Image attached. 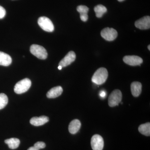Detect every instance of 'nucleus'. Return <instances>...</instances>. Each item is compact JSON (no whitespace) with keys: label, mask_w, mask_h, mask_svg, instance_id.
<instances>
[{"label":"nucleus","mask_w":150,"mask_h":150,"mask_svg":"<svg viewBox=\"0 0 150 150\" xmlns=\"http://www.w3.org/2000/svg\"><path fill=\"white\" fill-rule=\"evenodd\" d=\"M63 88L61 86L55 87L51 88L47 93V97L49 98H56L62 94L63 92Z\"/></svg>","instance_id":"f8f14e48"},{"label":"nucleus","mask_w":150,"mask_h":150,"mask_svg":"<svg viewBox=\"0 0 150 150\" xmlns=\"http://www.w3.org/2000/svg\"><path fill=\"white\" fill-rule=\"evenodd\" d=\"M118 1L119 2H122L123 1H124V0H118Z\"/></svg>","instance_id":"a878e982"},{"label":"nucleus","mask_w":150,"mask_h":150,"mask_svg":"<svg viewBox=\"0 0 150 150\" xmlns=\"http://www.w3.org/2000/svg\"><path fill=\"white\" fill-rule=\"evenodd\" d=\"M40 27L45 31L48 32H53L54 27L53 23L50 19L46 17H40L38 21Z\"/></svg>","instance_id":"39448f33"},{"label":"nucleus","mask_w":150,"mask_h":150,"mask_svg":"<svg viewBox=\"0 0 150 150\" xmlns=\"http://www.w3.org/2000/svg\"><path fill=\"white\" fill-rule=\"evenodd\" d=\"M95 12L96 14V16L98 18L102 17L103 15L107 12V9L106 8L102 5H98L95 7Z\"/></svg>","instance_id":"6ab92c4d"},{"label":"nucleus","mask_w":150,"mask_h":150,"mask_svg":"<svg viewBox=\"0 0 150 150\" xmlns=\"http://www.w3.org/2000/svg\"><path fill=\"white\" fill-rule=\"evenodd\" d=\"M49 121V118L46 116H41L40 117H34L30 121V124L34 126H42Z\"/></svg>","instance_id":"9b49d317"},{"label":"nucleus","mask_w":150,"mask_h":150,"mask_svg":"<svg viewBox=\"0 0 150 150\" xmlns=\"http://www.w3.org/2000/svg\"><path fill=\"white\" fill-rule=\"evenodd\" d=\"M140 133L146 136H150V123L149 122L142 124L139 128Z\"/></svg>","instance_id":"a211bd4d"},{"label":"nucleus","mask_w":150,"mask_h":150,"mask_svg":"<svg viewBox=\"0 0 150 150\" xmlns=\"http://www.w3.org/2000/svg\"><path fill=\"white\" fill-rule=\"evenodd\" d=\"M136 27L141 30H146L150 28V17L146 16L139 19L135 23Z\"/></svg>","instance_id":"9d476101"},{"label":"nucleus","mask_w":150,"mask_h":150,"mask_svg":"<svg viewBox=\"0 0 150 150\" xmlns=\"http://www.w3.org/2000/svg\"><path fill=\"white\" fill-rule=\"evenodd\" d=\"M31 85V82L28 79L19 81L15 86L14 90L17 94H22L28 91Z\"/></svg>","instance_id":"f03ea898"},{"label":"nucleus","mask_w":150,"mask_h":150,"mask_svg":"<svg viewBox=\"0 0 150 150\" xmlns=\"http://www.w3.org/2000/svg\"><path fill=\"white\" fill-rule=\"evenodd\" d=\"M150 45H149V46H148V49H149V50H150Z\"/></svg>","instance_id":"bb28decb"},{"label":"nucleus","mask_w":150,"mask_h":150,"mask_svg":"<svg viewBox=\"0 0 150 150\" xmlns=\"http://www.w3.org/2000/svg\"><path fill=\"white\" fill-rule=\"evenodd\" d=\"M8 103V98L5 94L0 93V110L5 107Z\"/></svg>","instance_id":"aec40b11"},{"label":"nucleus","mask_w":150,"mask_h":150,"mask_svg":"<svg viewBox=\"0 0 150 150\" xmlns=\"http://www.w3.org/2000/svg\"><path fill=\"white\" fill-rule=\"evenodd\" d=\"M6 14V10L2 6H0V19L4 18Z\"/></svg>","instance_id":"4be33fe9"},{"label":"nucleus","mask_w":150,"mask_h":150,"mask_svg":"<svg viewBox=\"0 0 150 150\" xmlns=\"http://www.w3.org/2000/svg\"><path fill=\"white\" fill-rule=\"evenodd\" d=\"M77 10L80 14L81 20L83 22L86 21L88 19V8L86 6H79L77 8Z\"/></svg>","instance_id":"2eb2a0df"},{"label":"nucleus","mask_w":150,"mask_h":150,"mask_svg":"<svg viewBox=\"0 0 150 150\" xmlns=\"http://www.w3.org/2000/svg\"><path fill=\"white\" fill-rule=\"evenodd\" d=\"M100 95L102 98L105 97V96H106V93L104 91H101L100 93Z\"/></svg>","instance_id":"5701e85b"},{"label":"nucleus","mask_w":150,"mask_h":150,"mask_svg":"<svg viewBox=\"0 0 150 150\" xmlns=\"http://www.w3.org/2000/svg\"><path fill=\"white\" fill-rule=\"evenodd\" d=\"M101 36L108 41H112L115 40L118 36V33L113 28H106L101 30L100 33Z\"/></svg>","instance_id":"423d86ee"},{"label":"nucleus","mask_w":150,"mask_h":150,"mask_svg":"<svg viewBox=\"0 0 150 150\" xmlns=\"http://www.w3.org/2000/svg\"><path fill=\"white\" fill-rule=\"evenodd\" d=\"M91 147L93 150H102L104 147V141L100 135L96 134L91 139Z\"/></svg>","instance_id":"0eeeda50"},{"label":"nucleus","mask_w":150,"mask_h":150,"mask_svg":"<svg viewBox=\"0 0 150 150\" xmlns=\"http://www.w3.org/2000/svg\"><path fill=\"white\" fill-rule=\"evenodd\" d=\"M108 77L107 69L104 68H100L94 74L92 78V81L97 85H101L106 81Z\"/></svg>","instance_id":"f257e3e1"},{"label":"nucleus","mask_w":150,"mask_h":150,"mask_svg":"<svg viewBox=\"0 0 150 150\" xmlns=\"http://www.w3.org/2000/svg\"><path fill=\"white\" fill-rule=\"evenodd\" d=\"M30 52L39 59L44 60L47 58L48 53L43 46L38 45H32L30 47Z\"/></svg>","instance_id":"7ed1b4c3"},{"label":"nucleus","mask_w":150,"mask_h":150,"mask_svg":"<svg viewBox=\"0 0 150 150\" xmlns=\"http://www.w3.org/2000/svg\"><path fill=\"white\" fill-rule=\"evenodd\" d=\"M76 58V54L73 51H70L65 56L64 59L61 60L59 64V66L63 67H67L74 62Z\"/></svg>","instance_id":"1a4fd4ad"},{"label":"nucleus","mask_w":150,"mask_h":150,"mask_svg":"<svg viewBox=\"0 0 150 150\" xmlns=\"http://www.w3.org/2000/svg\"><path fill=\"white\" fill-rule=\"evenodd\" d=\"M27 150H39L38 149H37V148L35 147V146H32L30 147L29 149H28Z\"/></svg>","instance_id":"b1692460"},{"label":"nucleus","mask_w":150,"mask_h":150,"mask_svg":"<svg viewBox=\"0 0 150 150\" xmlns=\"http://www.w3.org/2000/svg\"><path fill=\"white\" fill-rule=\"evenodd\" d=\"M122 98L121 92L119 90H115L109 96L108 100V105L111 107L118 105V104L121 102Z\"/></svg>","instance_id":"20e7f679"},{"label":"nucleus","mask_w":150,"mask_h":150,"mask_svg":"<svg viewBox=\"0 0 150 150\" xmlns=\"http://www.w3.org/2000/svg\"><path fill=\"white\" fill-rule=\"evenodd\" d=\"M12 59L8 54L0 51V65L8 67L11 64Z\"/></svg>","instance_id":"dca6fc26"},{"label":"nucleus","mask_w":150,"mask_h":150,"mask_svg":"<svg viewBox=\"0 0 150 150\" xmlns=\"http://www.w3.org/2000/svg\"><path fill=\"white\" fill-rule=\"evenodd\" d=\"M5 143L8 145L9 148L12 149H15L18 148L20 144V141L16 138H11L5 141Z\"/></svg>","instance_id":"f3484780"},{"label":"nucleus","mask_w":150,"mask_h":150,"mask_svg":"<svg viewBox=\"0 0 150 150\" xmlns=\"http://www.w3.org/2000/svg\"><path fill=\"white\" fill-rule=\"evenodd\" d=\"M124 63L132 66H140L143 63V59L137 56H126L123 58Z\"/></svg>","instance_id":"6e6552de"},{"label":"nucleus","mask_w":150,"mask_h":150,"mask_svg":"<svg viewBox=\"0 0 150 150\" xmlns=\"http://www.w3.org/2000/svg\"><path fill=\"white\" fill-rule=\"evenodd\" d=\"M131 93L134 97H138L142 91V84L139 82H134L131 84Z\"/></svg>","instance_id":"ddd939ff"},{"label":"nucleus","mask_w":150,"mask_h":150,"mask_svg":"<svg viewBox=\"0 0 150 150\" xmlns=\"http://www.w3.org/2000/svg\"><path fill=\"white\" fill-rule=\"evenodd\" d=\"M34 146L37 148L38 150L44 149L46 147V144L43 142H36L34 145Z\"/></svg>","instance_id":"412c9836"},{"label":"nucleus","mask_w":150,"mask_h":150,"mask_svg":"<svg viewBox=\"0 0 150 150\" xmlns=\"http://www.w3.org/2000/svg\"><path fill=\"white\" fill-rule=\"evenodd\" d=\"M62 67H61V66H59V67H58V69L59 70H62Z\"/></svg>","instance_id":"393cba45"},{"label":"nucleus","mask_w":150,"mask_h":150,"mask_svg":"<svg viewBox=\"0 0 150 150\" xmlns=\"http://www.w3.org/2000/svg\"><path fill=\"white\" fill-rule=\"evenodd\" d=\"M81 123L79 120L74 119L71 121L69 126V131L71 134H76L80 129Z\"/></svg>","instance_id":"4468645a"}]
</instances>
